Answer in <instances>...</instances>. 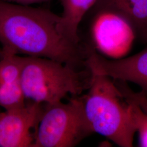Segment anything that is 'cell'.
Instances as JSON below:
<instances>
[{
  "label": "cell",
  "mask_w": 147,
  "mask_h": 147,
  "mask_svg": "<svg viewBox=\"0 0 147 147\" xmlns=\"http://www.w3.org/2000/svg\"><path fill=\"white\" fill-rule=\"evenodd\" d=\"M61 16L49 9L0 0V42L2 50L49 58L79 68L89 48L75 44L60 32Z\"/></svg>",
  "instance_id": "cell-1"
},
{
  "label": "cell",
  "mask_w": 147,
  "mask_h": 147,
  "mask_svg": "<svg viewBox=\"0 0 147 147\" xmlns=\"http://www.w3.org/2000/svg\"><path fill=\"white\" fill-rule=\"evenodd\" d=\"M20 84L26 100L55 104L88 89L92 73L49 58L21 56Z\"/></svg>",
  "instance_id": "cell-2"
},
{
  "label": "cell",
  "mask_w": 147,
  "mask_h": 147,
  "mask_svg": "<svg viewBox=\"0 0 147 147\" xmlns=\"http://www.w3.org/2000/svg\"><path fill=\"white\" fill-rule=\"evenodd\" d=\"M84 100L86 115L94 132L119 146L132 147L136 129L130 105L111 78L92 73Z\"/></svg>",
  "instance_id": "cell-3"
},
{
  "label": "cell",
  "mask_w": 147,
  "mask_h": 147,
  "mask_svg": "<svg viewBox=\"0 0 147 147\" xmlns=\"http://www.w3.org/2000/svg\"><path fill=\"white\" fill-rule=\"evenodd\" d=\"M84 110V96L45 105L33 147H72L93 133Z\"/></svg>",
  "instance_id": "cell-4"
},
{
  "label": "cell",
  "mask_w": 147,
  "mask_h": 147,
  "mask_svg": "<svg viewBox=\"0 0 147 147\" xmlns=\"http://www.w3.org/2000/svg\"><path fill=\"white\" fill-rule=\"evenodd\" d=\"M94 8L91 35L96 47L109 57H123L130 51L136 37L131 24L114 10L104 7Z\"/></svg>",
  "instance_id": "cell-5"
},
{
  "label": "cell",
  "mask_w": 147,
  "mask_h": 147,
  "mask_svg": "<svg viewBox=\"0 0 147 147\" xmlns=\"http://www.w3.org/2000/svg\"><path fill=\"white\" fill-rule=\"evenodd\" d=\"M44 104L28 102L24 106L0 112V147H33Z\"/></svg>",
  "instance_id": "cell-6"
},
{
  "label": "cell",
  "mask_w": 147,
  "mask_h": 147,
  "mask_svg": "<svg viewBox=\"0 0 147 147\" xmlns=\"http://www.w3.org/2000/svg\"><path fill=\"white\" fill-rule=\"evenodd\" d=\"M84 65L93 73L137 84L142 88L141 92L147 95V47L131 56L115 60L90 49Z\"/></svg>",
  "instance_id": "cell-7"
},
{
  "label": "cell",
  "mask_w": 147,
  "mask_h": 147,
  "mask_svg": "<svg viewBox=\"0 0 147 147\" xmlns=\"http://www.w3.org/2000/svg\"><path fill=\"white\" fill-rule=\"evenodd\" d=\"M20 84V66L15 59L0 60V107L5 110L19 109L26 104Z\"/></svg>",
  "instance_id": "cell-8"
},
{
  "label": "cell",
  "mask_w": 147,
  "mask_h": 147,
  "mask_svg": "<svg viewBox=\"0 0 147 147\" xmlns=\"http://www.w3.org/2000/svg\"><path fill=\"white\" fill-rule=\"evenodd\" d=\"M94 7L110 8L129 21L136 37L147 43V0H98Z\"/></svg>",
  "instance_id": "cell-9"
},
{
  "label": "cell",
  "mask_w": 147,
  "mask_h": 147,
  "mask_svg": "<svg viewBox=\"0 0 147 147\" xmlns=\"http://www.w3.org/2000/svg\"><path fill=\"white\" fill-rule=\"evenodd\" d=\"M98 0H61L63 12L58 28L63 35L75 44H80L78 34L80 24Z\"/></svg>",
  "instance_id": "cell-10"
},
{
  "label": "cell",
  "mask_w": 147,
  "mask_h": 147,
  "mask_svg": "<svg viewBox=\"0 0 147 147\" xmlns=\"http://www.w3.org/2000/svg\"><path fill=\"white\" fill-rule=\"evenodd\" d=\"M127 101L130 105L132 117L136 132L138 133L139 145L140 147H147V114L138 105Z\"/></svg>",
  "instance_id": "cell-11"
},
{
  "label": "cell",
  "mask_w": 147,
  "mask_h": 147,
  "mask_svg": "<svg viewBox=\"0 0 147 147\" xmlns=\"http://www.w3.org/2000/svg\"><path fill=\"white\" fill-rule=\"evenodd\" d=\"M115 84L121 91L124 98L127 101L138 105L147 114V95L140 92H135L127 84V82L118 80H115Z\"/></svg>",
  "instance_id": "cell-12"
},
{
  "label": "cell",
  "mask_w": 147,
  "mask_h": 147,
  "mask_svg": "<svg viewBox=\"0 0 147 147\" xmlns=\"http://www.w3.org/2000/svg\"><path fill=\"white\" fill-rule=\"evenodd\" d=\"M7 2L21 5H30L34 3H42L47 2L49 0H5Z\"/></svg>",
  "instance_id": "cell-13"
}]
</instances>
